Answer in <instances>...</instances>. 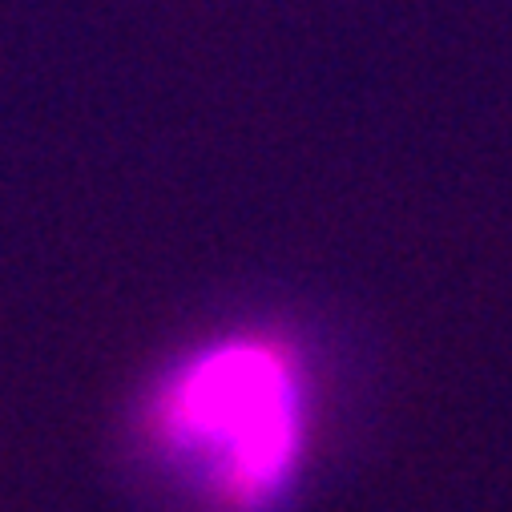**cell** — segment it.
<instances>
[{
  "label": "cell",
  "mask_w": 512,
  "mask_h": 512,
  "mask_svg": "<svg viewBox=\"0 0 512 512\" xmlns=\"http://www.w3.org/2000/svg\"><path fill=\"white\" fill-rule=\"evenodd\" d=\"M315 383L279 331H230L174 359L146 392L138 436L202 512H271L307 464Z\"/></svg>",
  "instance_id": "cell-1"
}]
</instances>
